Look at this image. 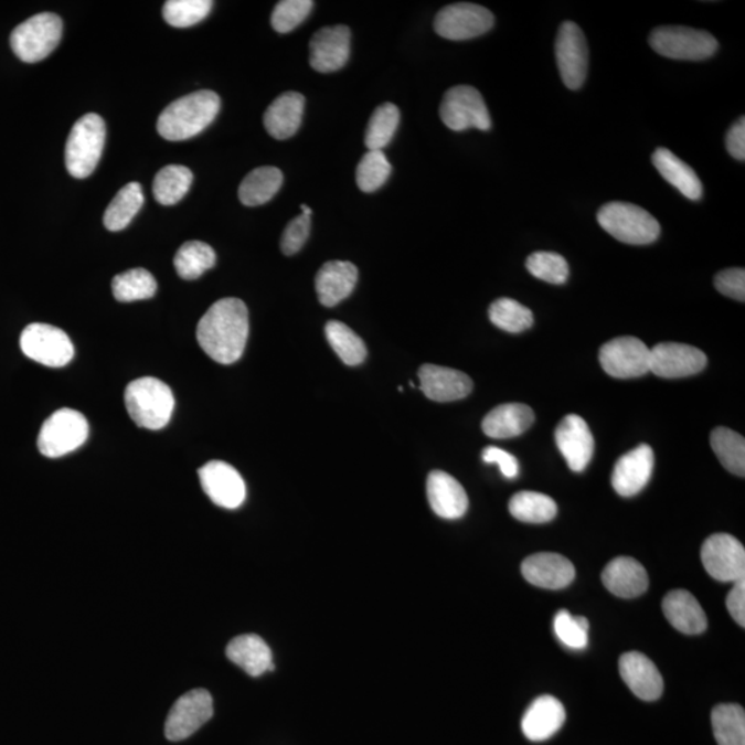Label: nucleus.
<instances>
[{"instance_id": "obj_13", "label": "nucleus", "mask_w": 745, "mask_h": 745, "mask_svg": "<svg viewBox=\"0 0 745 745\" xmlns=\"http://www.w3.org/2000/svg\"><path fill=\"white\" fill-rule=\"evenodd\" d=\"M701 562L712 578L722 583H736L745 578V550L731 534L717 533L701 546Z\"/></svg>"}, {"instance_id": "obj_41", "label": "nucleus", "mask_w": 745, "mask_h": 745, "mask_svg": "<svg viewBox=\"0 0 745 745\" xmlns=\"http://www.w3.org/2000/svg\"><path fill=\"white\" fill-rule=\"evenodd\" d=\"M158 284L153 275L143 268L125 270L113 280V292L120 302L148 300L157 292Z\"/></svg>"}, {"instance_id": "obj_6", "label": "nucleus", "mask_w": 745, "mask_h": 745, "mask_svg": "<svg viewBox=\"0 0 745 745\" xmlns=\"http://www.w3.org/2000/svg\"><path fill=\"white\" fill-rule=\"evenodd\" d=\"M63 36V21L57 14L41 13L14 28L10 44L24 63H39L54 52Z\"/></svg>"}, {"instance_id": "obj_4", "label": "nucleus", "mask_w": 745, "mask_h": 745, "mask_svg": "<svg viewBox=\"0 0 745 745\" xmlns=\"http://www.w3.org/2000/svg\"><path fill=\"white\" fill-rule=\"evenodd\" d=\"M596 217L607 234L627 245H650L660 236L659 221L634 203H606Z\"/></svg>"}, {"instance_id": "obj_29", "label": "nucleus", "mask_w": 745, "mask_h": 745, "mask_svg": "<svg viewBox=\"0 0 745 745\" xmlns=\"http://www.w3.org/2000/svg\"><path fill=\"white\" fill-rule=\"evenodd\" d=\"M534 423V412L524 403H504L486 414L482 429L489 438L510 439L526 433Z\"/></svg>"}, {"instance_id": "obj_42", "label": "nucleus", "mask_w": 745, "mask_h": 745, "mask_svg": "<svg viewBox=\"0 0 745 745\" xmlns=\"http://www.w3.org/2000/svg\"><path fill=\"white\" fill-rule=\"evenodd\" d=\"M401 114L396 105L386 103L374 110L369 120L364 143L369 151H383L394 137Z\"/></svg>"}, {"instance_id": "obj_25", "label": "nucleus", "mask_w": 745, "mask_h": 745, "mask_svg": "<svg viewBox=\"0 0 745 745\" xmlns=\"http://www.w3.org/2000/svg\"><path fill=\"white\" fill-rule=\"evenodd\" d=\"M566 721L565 706L552 695H540L522 717V732L530 742H545L560 732Z\"/></svg>"}, {"instance_id": "obj_40", "label": "nucleus", "mask_w": 745, "mask_h": 745, "mask_svg": "<svg viewBox=\"0 0 745 745\" xmlns=\"http://www.w3.org/2000/svg\"><path fill=\"white\" fill-rule=\"evenodd\" d=\"M711 447L728 472L744 477L745 440L742 435L725 427H717L711 433Z\"/></svg>"}, {"instance_id": "obj_10", "label": "nucleus", "mask_w": 745, "mask_h": 745, "mask_svg": "<svg viewBox=\"0 0 745 745\" xmlns=\"http://www.w3.org/2000/svg\"><path fill=\"white\" fill-rule=\"evenodd\" d=\"M20 347L28 358L47 368H63L75 355L68 334L46 323L28 324L21 333Z\"/></svg>"}, {"instance_id": "obj_17", "label": "nucleus", "mask_w": 745, "mask_h": 745, "mask_svg": "<svg viewBox=\"0 0 745 745\" xmlns=\"http://www.w3.org/2000/svg\"><path fill=\"white\" fill-rule=\"evenodd\" d=\"M202 489L215 505L235 510L246 499V485L241 473L224 461H210L199 469Z\"/></svg>"}, {"instance_id": "obj_37", "label": "nucleus", "mask_w": 745, "mask_h": 745, "mask_svg": "<svg viewBox=\"0 0 745 745\" xmlns=\"http://www.w3.org/2000/svg\"><path fill=\"white\" fill-rule=\"evenodd\" d=\"M712 731L717 745H745V712L737 704H720L712 710Z\"/></svg>"}, {"instance_id": "obj_11", "label": "nucleus", "mask_w": 745, "mask_h": 745, "mask_svg": "<svg viewBox=\"0 0 745 745\" xmlns=\"http://www.w3.org/2000/svg\"><path fill=\"white\" fill-rule=\"evenodd\" d=\"M494 25V15L483 6L455 3L446 6L435 17L434 28L449 41H468L483 35Z\"/></svg>"}, {"instance_id": "obj_7", "label": "nucleus", "mask_w": 745, "mask_h": 745, "mask_svg": "<svg viewBox=\"0 0 745 745\" xmlns=\"http://www.w3.org/2000/svg\"><path fill=\"white\" fill-rule=\"evenodd\" d=\"M649 44L662 57L683 61L706 60L717 50V41L710 32L679 25L656 28Z\"/></svg>"}, {"instance_id": "obj_45", "label": "nucleus", "mask_w": 745, "mask_h": 745, "mask_svg": "<svg viewBox=\"0 0 745 745\" xmlns=\"http://www.w3.org/2000/svg\"><path fill=\"white\" fill-rule=\"evenodd\" d=\"M526 268L534 278L552 285H563L568 278V264L565 257L554 252H535L526 259Z\"/></svg>"}, {"instance_id": "obj_8", "label": "nucleus", "mask_w": 745, "mask_h": 745, "mask_svg": "<svg viewBox=\"0 0 745 745\" xmlns=\"http://www.w3.org/2000/svg\"><path fill=\"white\" fill-rule=\"evenodd\" d=\"M87 436L86 417L72 408H61L42 425L38 436L39 451L49 458L63 457L85 444Z\"/></svg>"}, {"instance_id": "obj_20", "label": "nucleus", "mask_w": 745, "mask_h": 745, "mask_svg": "<svg viewBox=\"0 0 745 745\" xmlns=\"http://www.w3.org/2000/svg\"><path fill=\"white\" fill-rule=\"evenodd\" d=\"M654 467V453L649 445H639L618 458L611 473V485L618 494L632 497L649 483Z\"/></svg>"}, {"instance_id": "obj_39", "label": "nucleus", "mask_w": 745, "mask_h": 745, "mask_svg": "<svg viewBox=\"0 0 745 745\" xmlns=\"http://www.w3.org/2000/svg\"><path fill=\"white\" fill-rule=\"evenodd\" d=\"M326 339L348 366H358L368 356V348L355 331L339 320H331L324 328Z\"/></svg>"}, {"instance_id": "obj_18", "label": "nucleus", "mask_w": 745, "mask_h": 745, "mask_svg": "<svg viewBox=\"0 0 745 745\" xmlns=\"http://www.w3.org/2000/svg\"><path fill=\"white\" fill-rule=\"evenodd\" d=\"M350 54L351 32L345 25L324 26L309 42V63L322 74L341 70Z\"/></svg>"}, {"instance_id": "obj_30", "label": "nucleus", "mask_w": 745, "mask_h": 745, "mask_svg": "<svg viewBox=\"0 0 745 745\" xmlns=\"http://www.w3.org/2000/svg\"><path fill=\"white\" fill-rule=\"evenodd\" d=\"M226 657L253 678L274 670L273 651L258 635H241L226 646Z\"/></svg>"}, {"instance_id": "obj_33", "label": "nucleus", "mask_w": 745, "mask_h": 745, "mask_svg": "<svg viewBox=\"0 0 745 745\" xmlns=\"http://www.w3.org/2000/svg\"><path fill=\"white\" fill-rule=\"evenodd\" d=\"M284 184V174L276 168L254 169L240 187V199L245 206H259L270 201Z\"/></svg>"}, {"instance_id": "obj_32", "label": "nucleus", "mask_w": 745, "mask_h": 745, "mask_svg": "<svg viewBox=\"0 0 745 745\" xmlns=\"http://www.w3.org/2000/svg\"><path fill=\"white\" fill-rule=\"evenodd\" d=\"M651 162H653L662 179L670 182L690 201H699L703 196V184H701L699 175L670 149L657 148L653 157H651Z\"/></svg>"}, {"instance_id": "obj_5", "label": "nucleus", "mask_w": 745, "mask_h": 745, "mask_svg": "<svg viewBox=\"0 0 745 745\" xmlns=\"http://www.w3.org/2000/svg\"><path fill=\"white\" fill-rule=\"evenodd\" d=\"M105 124L102 116L87 114L76 121L65 146L66 170L75 179H86L96 170L105 146Z\"/></svg>"}, {"instance_id": "obj_51", "label": "nucleus", "mask_w": 745, "mask_h": 745, "mask_svg": "<svg viewBox=\"0 0 745 745\" xmlns=\"http://www.w3.org/2000/svg\"><path fill=\"white\" fill-rule=\"evenodd\" d=\"M482 458L485 462L497 464L505 478L513 479L518 477L519 464L517 457L512 456L511 453L502 450L500 447L489 446L483 450Z\"/></svg>"}, {"instance_id": "obj_43", "label": "nucleus", "mask_w": 745, "mask_h": 745, "mask_svg": "<svg viewBox=\"0 0 745 745\" xmlns=\"http://www.w3.org/2000/svg\"><path fill=\"white\" fill-rule=\"evenodd\" d=\"M491 323L508 333H521L532 328L533 312L512 298H499L489 308Z\"/></svg>"}, {"instance_id": "obj_52", "label": "nucleus", "mask_w": 745, "mask_h": 745, "mask_svg": "<svg viewBox=\"0 0 745 745\" xmlns=\"http://www.w3.org/2000/svg\"><path fill=\"white\" fill-rule=\"evenodd\" d=\"M726 607L734 621L745 627V578L733 583V588L727 594Z\"/></svg>"}, {"instance_id": "obj_35", "label": "nucleus", "mask_w": 745, "mask_h": 745, "mask_svg": "<svg viewBox=\"0 0 745 745\" xmlns=\"http://www.w3.org/2000/svg\"><path fill=\"white\" fill-rule=\"evenodd\" d=\"M192 171L185 166L170 164L158 171L153 180V196L163 206H173L187 195L192 185Z\"/></svg>"}, {"instance_id": "obj_47", "label": "nucleus", "mask_w": 745, "mask_h": 745, "mask_svg": "<svg viewBox=\"0 0 745 745\" xmlns=\"http://www.w3.org/2000/svg\"><path fill=\"white\" fill-rule=\"evenodd\" d=\"M588 620L582 616H572L561 610L554 618V631L567 648L582 650L588 646Z\"/></svg>"}, {"instance_id": "obj_54", "label": "nucleus", "mask_w": 745, "mask_h": 745, "mask_svg": "<svg viewBox=\"0 0 745 745\" xmlns=\"http://www.w3.org/2000/svg\"><path fill=\"white\" fill-rule=\"evenodd\" d=\"M301 212H302V214H306V215L312 214V210L309 209V206H307V204H301Z\"/></svg>"}, {"instance_id": "obj_38", "label": "nucleus", "mask_w": 745, "mask_h": 745, "mask_svg": "<svg viewBox=\"0 0 745 745\" xmlns=\"http://www.w3.org/2000/svg\"><path fill=\"white\" fill-rule=\"evenodd\" d=\"M215 253L212 246L201 241L184 243L175 253L174 268L180 278L195 280L215 265Z\"/></svg>"}, {"instance_id": "obj_12", "label": "nucleus", "mask_w": 745, "mask_h": 745, "mask_svg": "<svg viewBox=\"0 0 745 745\" xmlns=\"http://www.w3.org/2000/svg\"><path fill=\"white\" fill-rule=\"evenodd\" d=\"M599 362L611 377H640L650 372V348L637 337H617L602 345Z\"/></svg>"}, {"instance_id": "obj_48", "label": "nucleus", "mask_w": 745, "mask_h": 745, "mask_svg": "<svg viewBox=\"0 0 745 745\" xmlns=\"http://www.w3.org/2000/svg\"><path fill=\"white\" fill-rule=\"evenodd\" d=\"M312 8L313 2L311 0H281L275 6L270 24L276 32H291L307 20Z\"/></svg>"}, {"instance_id": "obj_19", "label": "nucleus", "mask_w": 745, "mask_h": 745, "mask_svg": "<svg viewBox=\"0 0 745 745\" xmlns=\"http://www.w3.org/2000/svg\"><path fill=\"white\" fill-rule=\"evenodd\" d=\"M557 449L565 457L568 468L582 472L593 460L595 441L585 419L577 414H568L555 429Z\"/></svg>"}, {"instance_id": "obj_15", "label": "nucleus", "mask_w": 745, "mask_h": 745, "mask_svg": "<svg viewBox=\"0 0 745 745\" xmlns=\"http://www.w3.org/2000/svg\"><path fill=\"white\" fill-rule=\"evenodd\" d=\"M213 699L204 689L191 690L182 694L168 715L164 723L166 738L181 742L198 732L213 716Z\"/></svg>"}, {"instance_id": "obj_49", "label": "nucleus", "mask_w": 745, "mask_h": 745, "mask_svg": "<svg viewBox=\"0 0 745 745\" xmlns=\"http://www.w3.org/2000/svg\"><path fill=\"white\" fill-rule=\"evenodd\" d=\"M311 230V215L301 214L287 224L284 235H281L280 248L286 256H292L301 251L306 245Z\"/></svg>"}, {"instance_id": "obj_50", "label": "nucleus", "mask_w": 745, "mask_h": 745, "mask_svg": "<svg viewBox=\"0 0 745 745\" xmlns=\"http://www.w3.org/2000/svg\"><path fill=\"white\" fill-rule=\"evenodd\" d=\"M714 285L723 296L742 302L745 300V270L743 268L722 270L716 274Z\"/></svg>"}, {"instance_id": "obj_23", "label": "nucleus", "mask_w": 745, "mask_h": 745, "mask_svg": "<svg viewBox=\"0 0 745 745\" xmlns=\"http://www.w3.org/2000/svg\"><path fill=\"white\" fill-rule=\"evenodd\" d=\"M620 675L632 693L643 701L659 700L664 690L659 668L654 662L639 651H628L622 654L620 662Z\"/></svg>"}, {"instance_id": "obj_21", "label": "nucleus", "mask_w": 745, "mask_h": 745, "mask_svg": "<svg viewBox=\"0 0 745 745\" xmlns=\"http://www.w3.org/2000/svg\"><path fill=\"white\" fill-rule=\"evenodd\" d=\"M419 386L424 395L435 402H455L471 394L472 380L460 370L424 364L418 370Z\"/></svg>"}, {"instance_id": "obj_31", "label": "nucleus", "mask_w": 745, "mask_h": 745, "mask_svg": "<svg viewBox=\"0 0 745 745\" xmlns=\"http://www.w3.org/2000/svg\"><path fill=\"white\" fill-rule=\"evenodd\" d=\"M662 611L673 628L687 635L704 632L709 624L699 600L684 589L668 593L662 600Z\"/></svg>"}, {"instance_id": "obj_14", "label": "nucleus", "mask_w": 745, "mask_h": 745, "mask_svg": "<svg viewBox=\"0 0 745 745\" xmlns=\"http://www.w3.org/2000/svg\"><path fill=\"white\" fill-rule=\"evenodd\" d=\"M557 68L563 83L571 91L582 87L588 71V46L582 28L566 21L560 28L555 42Z\"/></svg>"}, {"instance_id": "obj_9", "label": "nucleus", "mask_w": 745, "mask_h": 745, "mask_svg": "<svg viewBox=\"0 0 745 745\" xmlns=\"http://www.w3.org/2000/svg\"><path fill=\"white\" fill-rule=\"evenodd\" d=\"M440 119L453 131L489 130L491 119L482 94L472 86H455L446 92L440 104Z\"/></svg>"}, {"instance_id": "obj_16", "label": "nucleus", "mask_w": 745, "mask_h": 745, "mask_svg": "<svg viewBox=\"0 0 745 745\" xmlns=\"http://www.w3.org/2000/svg\"><path fill=\"white\" fill-rule=\"evenodd\" d=\"M705 366V353L692 345L661 342L650 350V372L662 379L689 377Z\"/></svg>"}, {"instance_id": "obj_36", "label": "nucleus", "mask_w": 745, "mask_h": 745, "mask_svg": "<svg viewBox=\"0 0 745 745\" xmlns=\"http://www.w3.org/2000/svg\"><path fill=\"white\" fill-rule=\"evenodd\" d=\"M511 515L526 523H546L556 517V502L538 491H519L510 500Z\"/></svg>"}, {"instance_id": "obj_24", "label": "nucleus", "mask_w": 745, "mask_h": 745, "mask_svg": "<svg viewBox=\"0 0 745 745\" xmlns=\"http://www.w3.org/2000/svg\"><path fill=\"white\" fill-rule=\"evenodd\" d=\"M602 582L618 598H637L649 588V576L637 560L628 556L616 557L607 563Z\"/></svg>"}, {"instance_id": "obj_26", "label": "nucleus", "mask_w": 745, "mask_h": 745, "mask_svg": "<svg viewBox=\"0 0 745 745\" xmlns=\"http://www.w3.org/2000/svg\"><path fill=\"white\" fill-rule=\"evenodd\" d=\"M427 497L436 515L458 519L466 515L468 496L456 478L444 471H433L427 479Z\"/></svg>"}, {"instance_id": "obj_27", "label": "nucleus", "mask_w": 745, "mask_h": 745, "mask_svg": "<svg viewBox=\"0 0 745 745\" xmlns=\"http://www.w3.org/2000/svg\"><path fill=\"white\" fill-rule=\"evenodd\" d=\"M358 281V268L350 262H329L318 270L315 287L324 307H334L351 295Z\"/></svg>"}, {"instance_id": "obj_44", "label": "nucleus", "mask_w": 745, "mask_h": 745, "mask_svg": "<svg viewBox=\"0 0 745 745\" xmlns=\"http://www.w3.org/2000/svg\"><path fill=\"white\" fill-rule=\"evenodd\" d=\"M212 8L210 0H169L163 6V19L171 26L188 28L206 19Z\"/></svg>"}, {"instance_id": "obj_34", "label": "nucleus", "mask_w": 745, "mask_h": 745, "mask_svg": "<svg viewBox=\"0 0 745 745\" xmlns=\"http://www.w3.org/2000/svg\"><path fill=\"white\" fill-rule=\"evenodd\" d=\"M143 204L142 188L138 182H130L116 193L104 213V225L108 231H121L131 223Z\"/></svg>"}, {"instance_id": "obj_46", "label": "nucleus", "mask_w": 745, "mask_h": 745, "mask_svg": "<svg viewBox=\"0 0 745 745\" xmlns=\"http://www.w3.org/2000/svg\"><path fill=\"white\" fill-rule=\"evenodd\" d=\"M392 168L383 151H369L356 169L358 187L363 192H374L389 180Z\"/></svg>"}, {"instance_id": "obj_1", "label": "nucleus", "mask_w": 745, "mask_h": 745, "mask_svg": "<svg viewBox=\"0 0 745 745\" xmlns=\"http://www.w3.org/2000/svg\"><path fill=\"white\" fill-rule=\"evenodd\" d=\"M248 337V312L240 298L214 302L199 320L196 339L213 361L231 364L240 361Z\"/></svg>"}, {"instance_id": "obj_53", "label": "nucleus", "mask_w": 745, "mask_h": 745, "mask_svg": "<svg viewBox=\"0 0 745 745\" xmlns=\"http://www.w3.org/2000/svg\"><path fill=\"white\" fill-rule=\"evenodd\" d=\"M726 148L727 152L732 155L734 159L743 160L745 159V119L739 118L736 124L731 127V130L726 135Z\"/></svg>"}, {"instance_id": "obj_22", "label": "nucleus", "mask_w": 745, "mask_h": 745, "mask_svg": "<svg viewBox=\"0 0 745 745\" xmlns=\"http://www.w3.org/2000/svg\"><path fill=\"white\" fill-rule=\"evenodd\" d=\"M522 574L535 587L562 589L576 577V568L563 555L554 554V552H540L523 561Z\"/></svg>"}, {"instance_id": "obj_2", "label": "nucleus", "mask_w": 745, "mask_h": 745, "mask_svg": "<svg viewBox=\"0 0 745 745\" xmlns=\"http://www.w3.org/2000/svg\"><path fill=\"white\" fill-rule=\"evenodd\" d=\"M220 97L201 91L175 99L159 115L157 129L168 141H184L201 135L220 113Z\"/></svg>"}, {"instance_id": "obj_3", "label": "nucleus", "mask_w": 745, "mask_h": 745, "mask_svg": "<svg viewBox=\"0 0 745 745\" xmlns=\"http://www.w3.org/2000/svg\"><path fill=\"white\" fill-rule=\"evenodd\" d=\"M125 403L138 427L158 430L169 424L174 411L173 392L158 379L142 377L126 386Z\"/></svg>"}, {"instance_id": "obj_28", "label": "nucleus", "mask_w": 745, "mask_h": 745, "mask_svg": "<svg viewBox=\"0 0 745 745\" xmlns=\"http://www.w3.org/2000/svg\"><path fill=\"white\" fill-rule=\"evenodd\" d=\"M306 98L302 94L287 92L280 94L264 114L265 129L276 140H286L300 129Z\"/></svg>"}]
</instances>
